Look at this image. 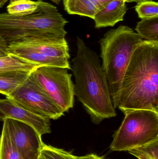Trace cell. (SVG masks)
Segmentation results:
<instances>
[{
  "instance_id": "obj_8",
  "label": "cell",
  "mask_w": 158,
  "mask_h": 159,
  "mask_svg": "<svg viewBox=\"0 0 158 159\" xmlns=\"http://www.w3.org/2000/svg\"><path fill=\"white\" fill-rule=\"evenodd\" d=\"M6 129L23 159H39L44 143L38 132L30 125L12 119H6Z\"/></svg>"
},
{
  "instance_id": "obj_18",
  "label": "cell",
  "mask_w": 158,
  "mask_h": 159,
  "mask_svg": "<svg viewBox=\"0 0 158 159\" xmlns=\"http://www.w3.org/2000/svg\"><path fill=\"white\" fill-rule=\"evenodd\" d=\"M128 151L138 159H158V139Z\"/></svg>"
},
{
  "instance_id": "obj_15",
  "label": "cell",
  "mask_w": 158,
  "mask_h": 159,
  "mask_svg": "<svg viewBox=\"0 0 158 159\" xmlns=\"http://www.w3.org/2000/svg\"><path fill=\"white\" fill-rule=\"evenodd\" d=\"M9 4L6 7L7 13L16 16H28L38 10L42 0H9Z\"/></svg>"
},
{
  "instance_id": "obj_27",
  "label": "cell",
  "mask_w": 158,
  "mask_h": 159,
  "mask_svg": "<svg viewBox=\"0 0 158 159\" xmlns=\"http://www.w3.org/2000/svg\"><path fill=\"white\" fill-rule=\"evenodd\" d=\"M42 159V158H41V157H40V159Z\"/></svg>"
},
{
  "instance_id": "obj_25",
  "label": "cell",
  "mask_w": 158,
  "mask_h": 159,
  "mask_svg": "<svg viewBox=\"0 0 158 159\" xmlns=\"http://www.w3.org/2000/svg\"><path fill=\"white\" fill-rule=\"evenodd\" d=\"M125 2H135L138 3L139 2H142V1H144L145 0H124Z\"/></svg>"
},
{
  "instance_id": "obj_1",
  "label": "cell",
  "mask_w": 158,
  "mask_h": 159,
  "mask_svg": "<svg viewBox=\"0 0 158 159\" xmlns=\"http://www.w3.org/2000/svg\"><path fill=\"white\" fill-rule=\"evenodd\" d=\"M77 52L72 60L74 93L95 124L117 116L109 85L99 57L77 37Z\"/></svg>"
},
{
  "instance_id": "obj_13",
  "label": "cell",
  "mask_w": 158,
  "mask_h": 159,
  "mask_svg": "<svg viewBox=\"0 0 158 159\" xmlns=\"http://www.w3.org/2000/svg\"><path fill=\"white\" fill-rule=\"evenodd\" d=\"M31 73L17 72L0 74V93L9 96L25 82Z\"/></svg>"
},
{
  "instance_id": "obj_2",
  "label": "cell",
  "mask_w": 158,
  "mask_h": 159,
  "mask_svg": "<svg viewBox=\"0 0 158 159\" xmlns=\"http://www.w3.org/2000/svg\"><path fill=\"white\" fill-rule=\"evenodd\" d=\"M118 108L158 112V42L144 40L135 48L122 79Z\"/></svg>"
},
{
  "instance_id": "obj_16",
  "label": "cell",
  "mask_w": 158,
  "mask_h": 159,
  "mask_svg": "<svg viewBox=\"0 0 158 159\" xmlns=\"http://www.w3.org/2000/svg\"><path fill=\"white\" fill-rule=\"evenodd\" d=\"M135 30L143 40L158 42V17L142 20Z\"/></svg>"
},
{
  "instance_id": "obj_9",
  "label": "cell",
  "mask_w": 158,
  "mask_h": 159,
  "mask_svg": "<svg viewBox=\"0 0 158 159\" xmlns=\"http://www.w3.org/2000/svg\"><path fill=\"white\" fill-rule=\"evenodd\" d=\"M11 43L32 49L44 57L59 61L71 70L69 48L65 36L46 34L26 37Z\"/></svg>"
},
{
  "instance_id": "obj_20",
  "label": "cell",
  "mask_w": 158,
  "mask_h": 159,
  "mask_svg": "<svg viewBox=\"0 0 158 159\" xmlns=\"http://www.w3.org/2000/svg\"><path fill=\"white\" fill-rule=\"evenodd\" d=\"M43 159H77L76 156L64 149L44 143L41 153Z\"/></svg>"
},
{
  "instance_id": "obj_11",
  "label": "cell",
  "mask_w": 158,
  "mask_h": 159,
  "mask_svg": "<svg viewBox=\"0 0 158 159\" xmlns=\"http://www.w3.org/2000/svg\"><path fill=\"white\" fill-rule=\"evenodd\" d=\"M127 10L124 0H112L96 14L93 19L96 28L113 27L123 20Z\"/></svg>"
},
{
  "instance_id": "obj_19",
  "label": "cell",
  "mask_w": 158,
  "mask_h": 159,
  "mask_svg": "<svg viewBox=\"0 0 158 159\" xmlns=\"http://www.w3.org/2000/svg\"><path fill=\"white\" fill-rule=\"evenodd\" d=\"M135 9L141 19L158 17V3L152 0H145L137 3Z\"/></svg>"
},
{
  "instance_id": "obj_17",
  "label": "cell",
  "mask_w": 158,
  "mask_h": 159,
  "mask_svg": "<svg viewBox=\"0 0 158 159\" xmlns=\"http://www.w3.org/2000/svg\"><path fill=\"white\" fill-rule=\"evenodd\" d=\"M0 159H23L3 126L0 135Z\"/></svg>"
},
{
  "instance_id": "obj_22",
  "label": "cell",
  "mask_w": 158,
  "mask_h": 159,
  "mask_svg": "<svg viewBox=\"0 0 158 159\" xmlns=\"http://www.w3.org/2000/svg\"><path fill=\"white\" fill-rule=\"evenodd\" d=\"M97 1L104 7L109 2H111L112 0H97Z\"/></svg>"
},
{
  "instance_id": "obj_4",
  "label": "cell",
  "mask_w": 158,
  "mask_h": 159,
  "mask_svg": "<svg viewBox=\"0 0 158 159\" xmlns=\"http://www.w3.org/2000/svg\"><path fill=\"white\" fill-rule=\"evenodd\" d=\"M68 22L55 6L43 1L36 12L28 16L0 13V37L7 44L26 37L46 34L66 37L65 27Z\"/></svg>"
},
{
  "instance_id": "obj_24",
  "label": "cell",
  "mask_w": 158,
  "mask_h": 159,
  "mask_svg": "<svg viewBox=\"0 0 158 159\" xmlns=\"http://www.w3.org/2000/svg\"><path fill=\"white\" fill-rule=\"evenodd\" d=\"M9 0H0V8L2 7Z\"/></svg>"
},
{
  "instance_id": "obj_12",
  "label": "cell",
  "mask_w": 158,
  "mask_h": 159,
  "mask_svg": "<svg viewBox=\"0 0 158 159\" xmlns=\"http://www.w3.org/2000/svg\"><path fill=\"white\" fill-rule=\"evenodd\" d=\"M39 67L13 55L8 54L0 57V74L17 72L32 73Z\"/></svg>"
},
{
  "instance_id": "obj_26",
  "label": "cell",
  "mask_w": 158,
  "mask_h": 159,
  "mask_svg": "<svg viewBox=\"0 0 158 159\" xmlns=\"http://www.w3.org/2000/svg\"><path fill=\"white\" fill-rule=\"evenodd\" d=\"M51 1L54 2L55 3L57 4H59L62 0H51Z\"/></svg>"
},
{
  "instance_id": "obj_21",
  "label": "cell",
  "mask_w": 158,
  "mask_h": 159,
  "mask_svg": "<svg viewBox=\"0 0 158 159\" xmlns=\"http://www.w3.org/2000/svg\"><path fill=\"white\" fill-rule=\"evenodd\" d=\"M77 159H105L102 157H99L95 154H91L81 157H77Z\"/></svg>"
},
{
  "instance_id": "obj_23",
  "label": "cell",
  "mask_w": 158,
  "mask_h": 159,
  "mask_svg": "<svg viewBox=\"0 0 158 159\" xmlns=\"http://www.w3.org/2000/svg\"><path fill=\"white\" fill-rule=\"evenodd\" d=\"M7 51L6 50H2V49H0V57H5V56L8 55Z\"/></svg>"
},
{
  "instance_id": "obj_6",
  "label": "cell",
  "mask_w": 158,
  "mask_h": 159,
  "mask_svg": "<svg viewBox=\"0 0 158 159\" xmlns=\"http://www.w3.org/2000/svg\"><path fill=\"white\" fill-rule=\"evenodd\" d=\"M30 76L64 113L74 105V84L67 69L58 67H37Z\"/></svg>"
},
{
  "instance_id": "obj_10",
  "label": "cell",
  "mask_w": 158,
  "mask_h": 159,
  "mask_svg": "<svg viewBox=\"0 0 158 159\" xmlns=\"http://www.w3.org/2000/svg\"><path fill=\"white\" fill-rule=\"evenodd\" d=\"M16 120L33 127L42 136L51 133L50 120L36 114L12 98L0 99V120L6 119Z\"/></svg>"
},
{
  "instance_id": "obj_5",
  "label": "cell",
  "mask_w": 158,
  "mask_h": 159,
  "mask_svg": "<svg viewBox=\"0 0 158 159\" xmlns=\"http://www.w3.org/2000/svg\"><path fill=\"white\" fill-rule=\"evenodd\" d=\"M110 146L113 151H128L158 139V112L147 109L124 114Z\"/></svg>"
},
{
  "instance_id": "obj_14",
  "label": "cell",
  "mask_w": 158,
  "mask_h": 159,
  "mask_svg": "<svg viewBox=\"0 0 158 159\" xmlns=\"http://www.w3.org/2000/svg\"><path fill=\"white\" fill-rule=\"evenodd\" d=\"M63 5L70 15L84 16L92 19L99 11L90 0H63Z\"/></svg>"
},
{
  "instance_id": "obj_3",
  "label": "cell",
  "mask_w": 158,
  "mask_h": 159,
  "mask_svg": "<svg viewBox=\"0 0 158 159\" xmlns=\"http://www.w3.org/2000/svg\"><path fill=\"white\" fill-rule=\"evenodd\" d=\"M143 41L131 28L120 25L107 32L99 41L103 70L106 75L115 109L117 108L122 79L133 53Z\"/></svg>"
},
{
  "instance_id": "obj_7",
  "label": "cell",
  "mask_w": 158,
  "mask_h": 159,
  "mask_svg": "<svg viewBox=\"0 0 158 159\" xmlns=\"http://www.w3.org/2000/svg\"><path fill=\"white\" fill-rule=\"evenodd\" d=\"M7 97L50 120H56L64 116L60 107L32 78L30 75L23 84Z\"/></svg>"
}]
</instances>
